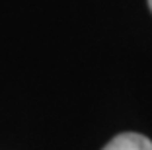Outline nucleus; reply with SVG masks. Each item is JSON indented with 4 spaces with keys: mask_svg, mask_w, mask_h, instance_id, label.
<instances>
[{
    "mask_svg": "<svg viewBox=\"0 0 152 150\" xmlns=\"http://www.w3.org/2000/svg\"><path fill=\"white\" fill-rule=\"evenodd\" d=\"M103 150H152V142L139 132H123L111 138Z\"/></svg>",
    "mask_w": 152,
    "mask_h": 150,
    "instance_id": "f257e3e1",
    "label": "nucleus"
},
{
    "mask_svg": "<svg viewBox=\"0 0 152 150\" xmlns=\"http://www.w3.org/2000/svg\"><path fill=\"white\" fill-rule=\"evenodd\" d=\"M148 6H150V12H152V0H148Z\"/></svg>",
    "mask_w": 152,
    "mask_h": 150,
    "instance_id": "f03ea898",
    "label": "nucleus"
}]
</instances>
